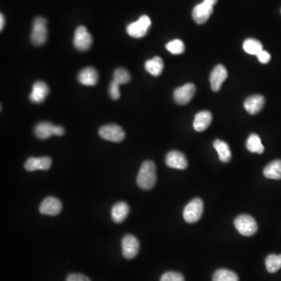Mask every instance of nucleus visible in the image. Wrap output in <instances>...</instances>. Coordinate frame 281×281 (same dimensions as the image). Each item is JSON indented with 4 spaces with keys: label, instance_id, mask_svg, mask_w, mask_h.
<instances>
[{
    "label": "nucleus",
    "instance_id": "obj_1",
    "mask_svg": "<svg viewBox=\"0 0 281 281\" xmlns=\"http://www.w3.org/2000/svg\"><path fill=\"white\" fill-rule=\"evenodd\" d=\"M156 167L154 162L145 161L142 163L137 176V183L140 189L150 190L156 183Z\"/></svg>",
    "mask_w": 281,
    "mask_h": 281
},
{
    "label": "nucleus",
    "instance_id": "obj_2",
    "mask_svg": "<svg viewBox=\"0 0 281 281\" xmlns=\"http://www.w3.org/2000/svg\"><path fill=\"white\" fill-rule=\"evenodd\" d=\"M234 226L241 235L251 237L256 234L258 225L253 217L246 214L240 215L234 220Z\"/></svg>",
    "mask_w": 281,
    "mask_h": 281
},
{
    "label": "nucleus",
    "instance_id": "obj_3",
    "mask_svg": "<svg viewBox=\"0 0 281 281\" xmlns=\"http://www.w3.org/2000/svg\"><path fill=\"white\" fill-rule=\"evenodd\" d=\"M46 24L47 21L42 17H38L34 20L31 40L35 46H41L46 43L48 35Z\"/></svg>",
    "mask_w": 281,
    "mask_h": 281
},
{
    "label": "nucleus",
    "instance_id": "obj_4",
    "mask_svg": "<svg viewBox=\"0 0 281 281\" xmlns=\"http://www.w3.org/2000/svg\"><path fill=\"white\" fill-rule=\"evenodd\" d=\"M204 205L202 199H194L183 210V219L189 224H194L199 221L203 216Z\"/></svg>",
    "mask_w": 281,
    "mask_h": 281
},
{
    "label": "nucleus",
    "instance_id": "obj_5",
    "mask_svg": "<svg viewBox=\"0 0 281 281\" xmlns=\"http://www.w3.org/2000/svg\"><path fill=\"white\" fill-rule=\"evenodd\" d=\"M65 130L61 126L53 125L49 122H42L37 124L35 128V135L39 139H48L53 135L62 136Z\"/></svg>",
    "mask_w": 281,
    "mask_h": 281
},
{
    "label": "nucleus",
    "instance_id": "obj_6",
    "mask_svg": "<svg viewBox=\"0 0 281 281\" xmlns=\"http://www.w3.org/2000/svg\"><path fill=\"white\" fill-rule=\"evenodd\" d=\"M151 24L152 22L150 18L146 15H143L138 21L128 25L127 32L133 38H137V39L142 38L148 33Z\"/></svg>",
    "mask_w": 281,
    "mask_h": 281
},
{
    "label": "nucleus",
    "instance_id": "obj_7",
    "mask_svg": "<svg viewBox=\"0 0 281 281\" xmlns=\"http://www.w3.org/2000/svg\"><path fill=\"white\" fill-rule=\"evenodd\" d=\"M99 135L103 139L112 142H121L125 138L124 130L117 124H107L100 128Z\"/></svg>",
    "mask_w": 281,
    "mask_h": 281
},
{
    "label": "nucleus",
    "instance_id": "obj_8",
    "mask_svg": "<svg viewBox=\"0 0 281 281\" xmlns=\"http://www.w3.org/2000/svg\"><path fill=\"white\" fill-rule=\"evenodd\" d=\"M92 44V37L84 26H79L73 36V45L77 50L86 51L89 49Z\"/></svg>",
    "mask_w": 281,
    "mask_h": 281
},
{
    "label": "nucleus",
    "instance_id": "obj_9",
    "mask_svg": "<svg viewBox=\"0 0 281 281\" xmlns=\"http://www.w3.org/2000/svg\"><path fill=\"white\" fill-rule=\"evenodd\" d=\"M122 253L127 259H132L138 255L139 251L140 243L136 237L127 234L122 239Z\"/></svg>",
    "mask_w": 281,
    "mask_h": 281
},
{
    "label": "nucleus",
    "instance_id": "obj_10",
    "mask_svg": "<svg viewBox=\"0 0 281 281\" xmlns=\"http://www.w3.org/2000/svg\"><path fill=\"white\" fill-rule=\"evenodd\" d=\"M196 91V85L192 83H188L175 89L173 92V100L179 105H185L193 98Z\"/></svg>",
    "mask_w": 281,
    "mask_h": 281
},
{
    "label": "nucleus",
    "instance_id": "obj_11",
    "mask_svg": "<svg viewBox=\"0 0 281 281\" xmlns=\"http://www.w3.org/2000/svg\"><path fill=\"white\" fill-rule=\"evenodd\" d=\"M213 6L209 3L203 1L201 4L195 7L192 11V18L196 23L202 25L208 21L211 14H213Z\"/></svg>",
    "mask_w": 281,
    "mask_h": 281
},
{
    "label": "nucleus",
    "instance_id": "obj_12",
    "mask_svg": "<svg viewBox=\"0 0 281 281\" xmlns=\"http://www.w3.org/2000/svg\"><path fill=\"white\" fill-rule=\"evenodd\" d=\"M165 162L168 167L176 169H186L189 165L185 155L176 150L170 151L168 152L166 159H165Z\"/></svg>",
    "mask_w": 281,
    "mask_h": 281
},
{
    "label": "nucleus",
    "instance_id": "obj_13",
    "mask_svg": "<svg viewBox=\"0 0 281 281\" xmlns=\"http://www.w3.org/2000/svg\"><path fill=\"white\" fill-rule=\"evenodd\" d=\"M62 210L60 200L55 197H47L44 199L39 207V212L43 215H58Z\"/></svg>",
    "mask_w": 281,
    "mask_h": 281
},
{
    "label": "nucleus",
    "instance_id": "obj_14",
    "mask_svg": "<svg viewBox=\"0 0 281 281\" xmlns=\"http://www.w3.org/2000/svg\"><path fill=\"white\" fill-rule=\"evenodd\" d=\"M228 76L227 69L223 65H217L214 67L210 74V85L213 91H218L221 88L222 84Z\"/></svg>",
    "mask_w": 281,
    "mask_h": 281
},
{
    "label": "nucleus",
    "instance_id": "obj_15",
    "mask_svg": "<svg viewBox=\"0 0 281 281\" xmlns=\"http://www.w3.org/2000/svg\"><path fill=\"white\" fill-rule=\"evenodd\" d=\"M52 159L49 156L42 157H30L28 159L25 164V168L28 171L35 170H48L52 166Z\"/></svg>",
    "mask_w": 281,
    "mask_h": 281
},
{
    "label": "nucleus",
    "instance_id": "obj_16",
    "mask_svg": "<svg viewBox=\"0 0 281 281\" xmlns=\"http://www.w3.org/2000/svg\"><path fill=\"white\" fill-rule=\"evenodd\" d=\"M49 92V89L47 84L44 81L39 80V81H36L33 84L32 91L30 96H29V99L32 103L39 104V103H42L44 100H46Z\"/></svg>",
    "mask_w": 281,
    "mask_h": 281
},
{
    "label": "nucleus",
    "instance_id": "obj_17",
    "mask_svg": "<svg viewBox=\"0 0 281 281\" xmlns=\"http://www.w3.org/2000/svg\"><path fill=\"white\" fill-rule=\"evenodd\" d=\"M265 100L261 95H254L245 100L244 107L250 114H256L260 112L265 105Z\"/></svg>",
    "mask_w": 281,
    "mask_h": 281
},
{
    "label": "nucleus",
    "instance_id": "obj_18",
    "mask_svg": "<svg viewBox=\"0 0 281 281\" xmlns=\"http://www.w3.org/2000/svg\"><path fill=\"white\" fill-rule=\"evenodd\" d=\"M77 80L80 84L84 85H96L98 83V72L93 67H86L78 73Z\"/></svg>",
    "mask_w": 281,
    "mask_h": 281
},
{
    "label": "nucleus",
    "instance_id": "obj_19",
    "mask_svg": "<svg viewBox=\"0 0 281 281\" xmlns=\"http://www.w3.org/2000/svg\"><path fill=\"white\" fill-rule=\"evenodd\" d=\"M213 120V116L210 111H201L195 117L193 127L198 132L206 131L210 127Z\"/></svg>",
    "mask_w": 281,
    "mask_h": 281
},
{
    "label": "nucleus",
    "instance_id": "obj_20",
    "mask_svg": "<svg viewBox=\"0 0 281 281\" xmlns=\"http://www.w3.org/2000/svg\"><path fill=\"white\" fill-rule=\"evenodd\" d=\"M130 208L128 203L119 202L113 206L111 216L116 224H121L129 215Z\"/></svg>",
    "mask_w": 281,
    "mask_h": 281
},
{
    "label": "nucleus",
    "instance_id": "obj_21",
    "mask_svg": "<svg viewBox=\"0 0 281 281\" xmlns=\"http://www.w3.org/2000/svg\"><path fill=\"white\" fill-rule=\"evenodd\" d=\"M145 68L152 76L157 77V76L160 75L164 68L163 60L159 56H155L151 60H147L145 62Z\"/></svg>",
    "mask_w": 281,
    "mask_h": 281
},
{
    "label": "nucleus",
    "instance_id": "obj_22",
    "mask_svg": "<svg viewBox=\"0 0 281 281\" xmlns=\"http://www.w3.org/2000/svg\"><path fill=\"white\" fill-rule=\"evenodd\" d=\"M264 176L268 179L280 180L281 179V160L272 161L266 165L263 169Z\"/></svg>",
    "mask_w": 281,
    "mask_h": 281
},
{
    "label": "nucleus",
    "instance_id": "obj_23",
    "mask_svg": "<svg viewBox=\"0 0 281 281\" xmlns=\"http://www.w3.org/2000/svg\"><path fill=\"white\" fill-rule=\"evenodd\" d=\"M213 147L218 153L219 159L221 162H228L231 159V152L229 145L224 141L217 139L213 142Z\"/></svg>",
    "mask_w": 281,
    "mask_h": 281
},
{
    "label": "nucleus",
    "instance_id": "obj_24",
    "mask_svg": "<svg viewBox=\"0 0 281 281\" xmlns=\"http://www.w3.org/2000/svg\"><path fill=\"white\" fill-rule=\"evenodd\" d=\"M246 148L249 152L262 154L264 152V146L261 142L260 137L256 134H251L246 142Z\"/></svg>",
    "mask_w": 281,
    "mask_h": 281
},
{
    "label": "nucleus",
    "instance_id": "obj_25",
    "mask_svg": "<svg viewBox=\"0 0 281 281\" xmlns=\"http://www.w3.org/2000/svg\"><path fill=\"white\" fill-rule=\"evenodd\" d=\"M243 49L250 55H257L263 50L262 43L254 39H248L243 43Z\"/></svg>",
    "mask_w": 281,
    "mask_h": 281
},
{
    "label": "nucleus",
    "instance_id": "obj_26",
    "mask_svg": "<svg viewBox=\"0 0 281 281\" xmlns=\"http://www.w3.org/2000/svg\"><path fill=\"white\" fill-rule=\"evenodd\" d=\"M238 275L229 269H220L216 271L213 276V281H238Z\"/></svg>",
    "mask_w": 281,
    "mask_h": 281
},
{
    "label": "nucleus",
    "instance_id": "obj_27",
    "mask_svg": "<svg viewBox=\"0 0 281 281\" xmlns=\"http://www.w3.org/2000/svg\"><path fill=\"white\" fill-rule=\"evenodd\" d=\"M265 267L268 272L274 273L281 269V254L274 255L271 254L265 258Z\"/></svg>",
    "mask_w": 281,
    "mask_h": 281
},
{
    "label": "nucleus",
    "instance_id": "obj_28",
    "mask_svg": "<svg viewBox=\"0 0 281 281\" xmlns=\"http://www.w3.org/2000/svg\"><path fill=\"white\" fill-rule=\"evenodd\" d=\"M113 80L118 84H127L131 80V75H130L129 72L126 69L120 67L114 71Z\"/></svg>",
    "mask_w": 281,
    "mask_h": 281
},
{
    "label": "nucleus",
    "instance_id": "obj_29",
    "mask_svg": "<svg viewBox=\"0 0 281 281\" xmlns=\"http://www.w3.org/2000/svg\"><path fill=\"white\" fill-rule=\"evenodd\" d=\"M166 48L169 53L175 55L182 54L185 50L184 44L180 39H174V40L168 42L166 44Z\"/></svg>",
    "mask_w": 281,
    "mask_h": 281
},
{
    "label": "nucleus",
    "instance_id": "obj_30",
    "mask_svg": "<svg viewBox=\"0 0 281 281\" xmlns=\"http://www.w3.org/2000/svg\"><path fill=\"white\" fill-rule=\"evenodd\" d=\"M160 281H185L183 275L180 272H166L162 275Z\"/></svg>",
    "mask_w": 281,
    "mask_h": 281
},
{
    "label": "nucleus",
    "instance_id": "obj_31",
    "mask_svg": "<svg viewBox=\"0 0 281 281\" xmlns=\"http://www.w3.org/2000/svg\"><path fill=\"white\" fill-rule=\"evenodd\" d=\"M110 96L114 100H117L121 96L120 92V84H117L114 80L111 81L110 85V89H109Z\"/></svg>",
    "mask_w": 281,
    "mask_h": 281
},
{
    "label": "nucleus",
    "instance_id": "obj_32",
    "mask_svg": "<svg viewBox=\"0 0 281 281\" xmlns=\"http://www.w3.org/2000/svg\"><path fill=\"white\" fill-rule=\"evenodd\" d=\"M66 281H91L89 278L87 276H84L82 274H78V273H73V274H70L67 278H66Z\"/></svg>",
    "mask_w": 281,
    "mask_h": 281
},
{
    "label": "nucleus",
    "instance_id": "obj_33",
    "mask_svg": "<svg viewBox=\"0 0 281 281\" xmlns=\"http://www.w3.org/2000/svg\"><path fill=\"white\" fill-rule=\"evenodd\" d=\"M257 57H258V60L259 62L262 63H268L270 60L271 56L267 51L262 50L261 51L260 53L257 55Z\"/></svg>",
    "mask_w": 281,
    "mask_h": 281
},
{
    "label": "nucleus",
    "instance_id": "obj_34",
    "mask_svg": "<svg viewBox=\"0 0 281 281\" xmlns=\"http://www.w3.org/2000/svg\"><path fill=\"white\" fill-rule=\"evenodd\" d=\"M5 25V18L2 14H0V30L3 31Z\"/></svg>",
    "mask_w": 281,
    "mask_h": 281
},
{
    "label": "nucleus",
    "instance_id": "obj_35",
    "mask_svg": "<svg viewBox=\"0 0 281 281\" xmlns=\"http://www.w3.org/2000/svg\"><path fill=\"white\" fill-rule=\"evenodd\" d=\"M204 1L209 3V4H211L212 6H213V7H214V6L217 4V1H218V0H204Z\"/></svg>",
    "mask_w": 281,
    "mask_h": 281
}]
</instances>
